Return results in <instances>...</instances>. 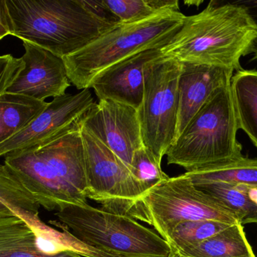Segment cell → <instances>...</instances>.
I'll use <instances>...</instances> for the list:
<instances>
[{"instance_id":"1","label":"cell","mask_w":257,"mask_h":257,"mask_svg":"<svg viewBox=\"0 0 257 257\" xmlns=\"http://www.w3.org/2000/svg\"><path fill=\"white\" fill-rule=\"evenodd\" d=\"M6 3L12 36L63 58L119 24L102 1L6 0Z\"/></svg>"},{"instance_id":"2","label":"cell","mask_w":257,"mask_h":257,"mask_svg":"<svg viewBox=\"0 0 257 257\" xmlns=\"http://www.w3.org/2000/svg\"><path fill=\"white\" fill-rule=\"evenodd\" d=\"M257 24L236 1H211L197 15L186 16L181 30L161 48L181 63L243 69L241 57L253 53Z\"/></svg>"},{"instance_id":"3","label":"cell","mask_w":257,"mask_h":257,"mask_svg":"<svg viewBox=\"0 0 257 257\" xmlns=\"http://www.w3.org/2000/svg\"><path fill=\"white\" fill-rule=\"evenodd\" d=\"M81 127L39 147L5 156L6 168L47 211L87 205Z\"/></svg>"},{"instance_id":"4","label":"cell","mask_w":257,"mask_h":257,"mask_svg":"<svg viewBox=\"0 0 257 257\" xmlns=\"http://www.w3.org/2000/svg\"><path fill=\"white\" fill-rule=\"evenodd\" d=\"M231 84L216 91L166 153L169 164L194 172L241 158Z\"/></svg>"},{"instance_id":"5","label":"cell","mask_w":257,"mask_h":257,"mask_svg":"<svg viewBox=\"0 0 257 257\" xmlns=\"http://www.w3.org/2000/svg\"><path fill=\"white\" fill-rule=\"evenodd\" d=\"M186 15L181 12L158 15L130 24H119L77 52L63 57L70 82L89 89L107 68L145 50L167 45L181 30Z\"/></svg>"},{"instance_id":"6","label":"cell","mask_w":257,"mask_h":257,"mask_svg":"<svg viewBox=\"0 0 257 257\" xmlns=\"http://www.w3.org/2000/svg\"><path fill=\"white\" fill-rule=\"evenodd\" d=\"M55 216L79 241L112 257H169L172 252L157 232L127 214L87 204L69 205Z\"/></svg>"},{"instance_id":"7","label":"cell","mask_w":257,"mask_h":257,"mask_svg":"<svg viewBox=\"0 0 257 257\" xmlns=\"http://www.w3.org/2000/svg\"><path fill=\"white\" fill-rule=\"evenodd\" d=\"M128 216L152 226L166 241L173 229L185 222L240 223L229 210L197 190L185 174L151 187L136 202Z\"/></svg>"},{"instance_id":"8","label":"cell","mask_w":257,"mask_h":257,"mask_svg":"<svg viewBox=\"0 0 257 257\" xmlns=\"http://www.w3.org/2000/svg\"><path fill=\"white\" fill-rule=\"evenodd\" d=\"M181 69V62L163 55L145 69L143 101L138 115L144 146L160 163L176 139Z\"/></svg>"},{"instance_id":"9","label":"cell","mask_w":257,"mask_h":257,"mask_svg":"<svg viewBox=\"0 0 257 257\" xmlns=\"http://www.w3.org/2000/svg\"><path fill=\"white\" fill-rule=\"evenodd\" d=\"M87 180V199L114 213L130 214L148 189L127 164L91 133L81 127Z\"/></svg>"},{"instance_id":"10","label":"cell","mask_w":257,"mask_h":257,"mask_svg":"<svg viewBox=\"0 0 257 257\" xmlns=\"http://www.w3.org/2000/svg\"><path fill=\"white\" fill-rule=\"evenodd\" d=\"M95 104L89 89L54 98L24 130L0 144V157L39 147L72 131Z\"/></svg>"},{"instance_id":"11","label":"cell","mask_w":257,"mask_h":257,"mask_svg":"<svg viewBox=\"0 0 257 257\" xmlns=\"http://www.w3.org/2000/svg\"><path fill=\"white\" fill-rule=\"evenodd\" d=\"M81 125L131 169L133 155L144 145L137 110L111 100H99L86 113Z\"/></svg>"},{"instance_id":"12","label":"cell","mask_w":257,"mask_h":257,"mask_svg":"<svg viewBox=\"0 0 257 257\" xmlns=\"http://www.w3.org/2000/svg\"><path fill=\"white\" fill-rule=\"evenodd\" d=\"M23 45L22 69L6 92L41 101L65 95L71 82L63 57L29 42Z\"/></svg>"},{"instance_id":"13","label":"cell","mask_w":257,"mask_h":257,"mask_svg":"<svg viewBox=\"0 0 257 257\" xmlns=\"http://www.w3.org/2000/svg\"><path fill=\"white\" fill-rule=\"evenodd\" d=\"M160 48L145 50L107 68L90 83L99 100H111L139 110L143 101L145 69L162 57Z\"/></svg>"},{"instance_id":"14","label":"cell","mask_w":257,"mask_h":257,"mask_svg":"<svg viewBox=\"0 0 257 257\" xmlns=\"http://www.w3.org/2000/svg\"><path fill=\"white\" fill-rule=\"evenodd\" d=\"M233 75L234 71L227 68L181 63L175 140L211 95L220 88L231 84Z\"/></svg>"},{"instance_id":"15","label":"cell","mask_w":257,"mask_h":257,"mask_svg":"<svg viewBox=\"0 0 257 257\" xmlns=\"http://www.w3.org/2000/svg\"><path fill=\"white\" fill-rule=\"evenodd\" d=\"M7 206L30 228L34 235L36 250L42 254L53 256L64 252H73L83 257H112L79 241L57 220H51L50 223L60 228L61 232L43 223L39 214Z\"/></svg>"},{"instance_id":"16","label":"cell","mask_w":257,"mask_h":257,"mask_svg":"<svg viewBox=\"0 0 257 257\" xmlns=\"http://www.w3.org/2000/svg\"><path fill=\"white\" fill-rule=\"evenodd\" d=\"M173 251L182 257H242L255 255L241 223L231 225L202 242Z\"/></svg>"},{"instance_id":"17","label":"cell","mask_w":257,"mask_h":257,"mask_svg":"<svg viewBox=\"0 0 257 257\" xmlns=\"http://www.w3.org/2000/svg\"><path fill=\"white\" fill-rule=\"evenodd\" d=\"M230 86L239 129L257 148V70L238 71Z\"/></svg>"},{"instance_id":"18","label":"cell","mask_w":257,"mask_h":257,"mask_svg":"<svg viewBox=\"0 0 257 257\" xmlns=\"http://www.w3.org/2000/svg\"><path fill=\"white\" fill-rule=\"evenodd\" d=\"M48 103L24 95L6 93L0 96V144L24 130Z\"/></svg>"},{"instance_id":"19","label":"cell","mask_w":257,"mask_h":257,"mask_svg":"<svg viewBox=\"0 0 257 257\" xmlns=\"http://www.w3.org/2000/svg\"><path fill=\"white\" fill-rule=\"evenodd\" d=\"M0 257H83L73 252L44 255L38 252L35 237L27 223L16 215L0 217Z\"/></svg>"},{"instance_id":"20","label":"cell","mask_w":257,"mask_h":257,"mask_svg":"<svg viewBox=\"0 0 257 257\" xmlns=\"http://www.w3.org/2000/svg\"><path fill=\"white\" fill-rule=\"evenodd\" d=\"M193 184L220 182L257 187V159L243 155L223 164L186 172Z\"/></svg>"},{"instance_id":"21","label":"cell","mask_w":257,"mask_h":257,"mask_svg":"<svg viewBox=\"0 0 257 257\" xmlns=\"http://www.w3.org/2000/svg\"><path fill=\"white\" fill-rule=\"evenodd\" d=\"M193 185L229 210L241 224L257 223V207L249 199L244 185L220 182Z\"/></svg>"},{"instance_id":"22","label":"cell","mask_w":257,"mask_h":257,"mask_svg":"<svg viewBox=\"0 0 257 257\" xmlns=\"http://www.w3.org/2000/svg\"><path fill=\"white\" fill-rule=\"evenodd\" d=\"M119 24H130L180 12L178 0H102Z\"/></svg>"},{"instance_id":"23","label":"cell","mask_w":257,"mask_h":257,"mask_svg":"<svg viewBox=\"0 0 257 257\" xmlns=\"http://www.w3.org/2000/svg\"><path fill=\"white\" fill-rule=\"evenodd\" d=\"M15 207L31 214H39V205L20 181L0 164V217L15 215L8 208Z\"/></svg>"},{"instance_id":"24","label":"cell","mask_w":257,"mask_h":257,"mask_svg":"<svg viewBox=\"0 0 257 257\" xmlns=\"http://www.w3.org/2000/svg\"><path fill=\"white\" fill-rule=\"evenodd\" d=\"M231 226L216 220H196L180 223L169 235L167 242L172 250L202 242Z\"/></svg>"},{"instance_id":"25","label":"cell","mask_w":257,"mask_h":257,"mask_svg":"<svg viewBox=\"0 0 257 257\" xmlns=\"http://www.w3.org/2000/svg\"><path fill=\"white\" fill-rule=\"evenodd\" d=\"M131 170L136 178L148 190L169 178L162 170L161 163L144 145L133 155Z\"/></svg>"},{"instance_id":"26","label":"cell","mask_w":257,"mask_h":257,"mask_svg":"<svg viewBox=\"0 0 257 257\" xmlns=\"http://www.w3.org/2000/svg\"><path fill=\"white\" fill-rule=\"evenodd\" d=\"M23 68L21 58L11 54L0 56V96L6 93Z\"/></svg>"},{"instance_id":"27","label":"cell","mask_w":257,"mask_h":257,"mask_svg":"<svg viewBox=\"0 0 257 257\" xmlns=\"http://www.w3.org/2000/svg\"><path fill=\"white\" fill-rule=\"evenodd\" d=\"M8 35H12V23L6 0H0V40Z\"/></svg>"},{"instance_id":"28","label":"cell","mask_w":257,"mask_h":257,"mask_svg":"<svg viewBox=\"0 0 257 257\" xmlns=\"http://www.w3.org/2000/svg\"><path fill=\"white\" fill-rule=\"evenodd\" d=\"M237 3L244 6L257 24V0H238Z\"/></svg>"},{"instance_id":"29","label":"cell","mask_w":257,"mask_h":257,"mask_svg":"<svg viewBox=\"0 0 257 257\" xmlns=\"http://www.w3.org/2000/svg\"><path fill=\"white\" fill-rule=\"evenodd\" d=\"M244 188L249 199L257 207V187L244 185Z\"/></svg>"},{"instance_id":"30","label":"cell","mask_w":257,"mask_h":257,"mask_svg":"<svg viewBox=\"0 0 257 257\" xmlns=\"http://www.w3.org/2000/svg\"><path fill=\"white\" fill-rule=\"evenodd\" d=\"M253 54H254V59L257 60V39L255 42L254 46H253Z\"/></svg>"},{"instance_id":"31","label":"cell","mask_w":257,"mask_h":257,"mask_svg":"<svg viewBox=\"0 0 257 257\" xmlns=\"http://www.w3.org/2000/svg\"><path fill=\"white\" fill-rule=\"evenodd\" d=\"M169 257H182L181 256V255L179 254V253H177L176 251H173L172 250V253H171L170 256Z\"/></svg>"},{"instance_id":"32","label":"cell","mask_w":257,"mask_h":257,"mask_svg":"<svg viewBox=\"0 0 257 257\" xmlns=\"http://www.w3.org/2000/svg\"><path fill=\"white\" fill-rule=\"evenodd\" d=\"M242 257H256L255 255H252V256H242Z\"/></svg>"}]
</instances>
